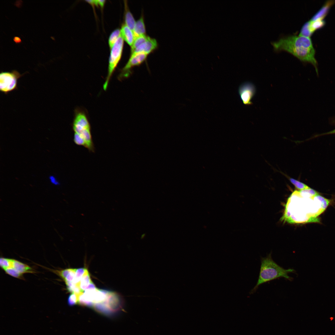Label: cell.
Returning <instances> with one entry per match:
<instances>
[{"mask_svg": "<svg viewBox=\"0 0 335 335\" xmlns=\"http://www.w3.org/2000/svg\"><path fill=\"white\" fill-rule=\"evenodd\" d=\"M271 44L276 51H285L302 61L311 64L318 74L315 51L310 37L299 34L290 35L281 38Z\"/></svg>", "mask_w": 335, "mask_h": 335, "instance_id": "obj_1", "label": "cell"}, {"mask_svg": "<svg viewBox=\"0 0 335 335\" xmlns=\"http://www.w3.org/2000/svg\"><path fill=\"white\" fill-rule=\"evenodd\" d=\"M261 262L258 279L250 292V294L255 293L261 285L275 279L283 277L290 281L293 280V278L288 274L295 273V270L292 269H285L279 266L272 259L271 253L265 257H261Z\"/></svg>", "mask_w": 335, "mask_h": 335, "instance_id": "obj_2", "label": "cell"}, {"mask_svg": "<svg viewBox=\"0 0 335 335\" xmlns=\"http://www.w3.org/2000/svg\"><path fill=\"white\" fill-rule=\"evenodd\" d=\"M73 129L74 133L81 136L84 141L86 148L90 152H95L91 126L85 114L83 112L77 111L75 113L73 123Z\"/></svg>", "mask_w": 335, "mask_h": 335, "instance_id": "obj_3", "label": "cell"}, {"mask_svg": "<svg viewBox=\"0 0 335 335\" xmlns=\"http://www.w3.org/2000/svg\"><path fill=\"white\" fill-rule=\"evenodd\" d=\"M124 45V40L121 35L111 49L107 75L103 88L106 90L111 78L121 58Z\"/></svg>", "mask_w": 335, "mask_h": 335, "instance_id": "obj_4", "label": "cell"}, {"mask_svg": "<svg viewBox=\"0 0 335 335\" xmlns=\"http://www.w3.org/2000/svg\"><path fill=\"white\" fill-rule=\"evenodd\" d=\"M22 76L17 71L2 72L0 74V90L5 94L17 88V81Z\"/></svg>", "mask_w": 335, "mask_h": 335, "instance_id": "obj_5", "label": "cell"}, {"mask_svg": "<svg viewBox=\"0 0 335 335\" xmlns=\"http://www.w3.org/2000/svg\"><path fill=\"white\" fill-rule=\"evenodd\" d=\"M148 55L144 53L131 55L127 64L120 70L118 77V79L122 80L129 77L132 74V68L142 64L146 60Z\"/></svg>", "mask_w": 335, "mask_h": 335, "instance_id": "obj_6", "label": "cell"}, {"mask_svg": "<svg viewBox=\"0 0 335 335\" xmlns=\"http://www.w3.org/2000/svg\"><path fill=\"white\" fill-rule=\"evenodd\" d=\"M105 309L106 315H111L116 314L123 308L122 300L116 293L109 291L107 297L103 302Z\"/></svg>", "mask_w": 335, "mask_h": 335, "instance_id": "obj_7", "label": "cell"}, {"mask_svg": "<svg viewBox=\"0 0 335 335\" xmlns=\"http://www.w3.org/2000/svg\"><path fill=\"white\" fill-rule=\"evenodd\" d=\"M256 89L254 85L250 82H245L239 87L238 92L243 104L247 105H252V100L255 95Z\"/></svg>", "mask_w": 335, "mask_h": 335, "instance_id": "obj_8", "label": "cell"}, {"mask_svg": "<svg viewBox=\"0 0 335 335\" xmlns=\"http://www.w3.org/2000/svg\"><path fill=\"white\" fill-rule=\"evenodd\" d=\"M158 47V43L154 38H150L147 41L137 47L131 53V55L144 53L147 55L155 50Z\"/></svg>", "mask_w": 335, "mask_h": 335, "instance_id": "obj_9", "label": "cell"}, {"mask_svg": "<svg viewBox=\"0 0 335 335\" xmlns=\"http://www.w3.org/2000/svg\"><path fill=\"white\" fill-rule=\"evenodd\" d=\"M335 3V1H327L312 17L310 20L314 21L319 20H323L328 14L330 7Z\"/></svg>", "mask_w": 335, "mask_h": 335, "instance_id": "obj_10", "label": "cell"}, {"mask_svg": "<svg viewBox=\"0 0 335 335\" xmlns=\"http://www.w3.org/2000/svg\"><path fill=\"white\" fill-rule=\"evenodd\" d=\"M120 31L123 40L131 47L135 39L133 31L125 24L122 25Z\"/></svg>", "mask_w": 335, "mask_h": 335, "instance_id": "obj_11", "label": "cell"}, {"mask_svg": "<svg viewBox=\"0 0 335 335\" xmlns=\"http://www.w3.org/2000/svg\"><path fill=\"white\" fill-rule=\"evenodd\" d=\"M12 268H14L20 273H33L35 272L33 269L27 265L18 261L12 259Z\"/></svg>", "mask_w": 335, "mask_h": 335, "instance_id": "obj_12", "label": "cell"}, {"mask_svg": "<svg viewBox=\"0 0 335 335\" xmlns=\"http://www.w3.org/2000/svg\"><path fill=\"white\" fill-rule=\"evenodd\" d=\"M127 5V3L125 2L124 24L133 32L136 21Z\"/></svg>", "mask_w": 335, "mask_h": 335, "instance_id": "obj_13", "label": "cell"}, {"mask_svg": "<svg viewBox=\"0 0 335 335\" xmlns=\"http://www.w3.org/2000/svg\"><path fill=\"white\" fill-rule=\"evenodd\" d=\"M133 32L136 37L146 35V29L143 16H141L140 18L136 22Z\"/></svg>", "mask_w": 335, "mask_h": 335, "instance_id": "obj_14", "label": "cell"}, {"mask_svg": "<svg viewBox=\"0 0 335 335\" xmlns=\"http://www.w3.org/2000/svg\"><path fill=\"white\" fill-rule=\"evenodd\" d=\"M92 281L91 279L89 272L87 269L80 280V286L81 291H85L88 285Z\"/></svg>", "mask_w": 335, "mask_h": 335, "instance_id": "obj_15", "label": "cell"}, {"mask_svg": "<svg viewBox=\"0 0 335 335\" xmlns=\"http://www.w3.org/2000/svg\"><path fill=\"white\" fill-rule=\"evenodd\" d=\"M150 37L146 35L136 37L131 47V53L137 47L147 41Z\"/></svg>", "mask_w": 335, "mask_h": 335, "instance_id": "obj_16", "label": "cell"}, {"mask_svg": "<svg viewBox=\"0 0 335 335\" xmlns=\"http://www.w3.org/2000/svg\"><path fill=\"white\" fill-rule=\"evenodd\" d=\"M121 35L120 29H117L113 31L110 34L109 39V45L111 49Z\"/></svg>", "mask_w": 335, "mask_h": 335, "instance_id": "obj_17", "label": "cell"}, {"mask_svg": "<svg viewBox=\"0 0 335 335\" xmlns=\"http://www.w3.org/2000/svg\"><path fill=\"white\" fill-rule=\"evenodd\" d=\"M291 183L296 188L300 190L306 189L310 188L307 185L304 183L293 178L287 177Z\"/></svg>", "mask_w": 335, "mask_h": 335, "instance_id": "obj_18", "label": "cell"}, {"mask_svg": "<svg viewBox=\"0 0 335 335\" xmlns=\"http://www.w3.org/2000/svg\"><path fill=\"white\" fill-rule=\"evenodd\" d=\"M87 269L86 268H83L76 269L75 278L73 281L74 284L80 286V280Z\"/></svg>", "mask_w": 335, "mask_h": 335, "instance_id": "obj_19", "label": "cell"}, {"mask_svg": "<svg viewBox=\"0 0 335 335\" xmlns=\"http://www.w3.org/2000/svg\"><path fill=\"white\" fill-rule=\"evenodd\" d=\"M6 273L14 277L20 279H24L23 274H22L13 268H9L4 270Z\"/></svg>", "mask_w": 335, "mask_h": 335, "instance_id": "obj_20", "label": "cell"}, {"mask_svg": "<svg viewBox=\"0 0 335 335\" xmlns=\"http://www.w3.org/2000/svg\"><path fill=\"white\" fill-rule=\"evenodd\" d=\"M12 259L1 257L0 266L3 270L12 267Z\"/></svg>", "mask_w": 335, "mask_h": 335, "instance_id": "obj_21", "label": "cell"}, {"mask_svg": "<svg viewBox=\"0 0 335 335\" xmlns=\"http://www.w3.org/2000/svg\"><path fill=\"white\" fill-rule=\"evenodd\" d=\"M78 297L77 295L74 293H72L68 297V304L70 306H73L78 304Z\"/></svg>", "mask_w": 335, "mask_h": 335, "instance_id": "obj_22", "label": "cell"}, {"mask_svg": "<svg viewBox=\"0 0 335 335\" xmlns=\"http://www.w3.org/2000/svg\"><path fill=\"white\" fill-rule=\"evenodd\" d=\"M74 141L78 145L82 146L86 148V145L84 140L78 134L74 133Z\"/></svg>", "mask_w": 335, "mask_h": 335, "instance_id": "obj_23", "label": "cell"}, {"mask_svg": "<svg viewBox=\"0 0 335 335\" xmlns=\"http://www.w3.org/2000/svg\"><path fill=\"white\" fill-rule=\"evenodd\" d=\"M76 269L71 268L70 271L64 280L65 282H73V281L75 278Z\"/></svg>", "mask_w": 335, "mask_h": 335, "instance_id": "obj_24", "label": "cell"}, {"mask_svg": "<svg viewBox=\"0 0 335 335\" xmlns=\"http://www.w3.org/2000/svg\"><path fill=\"white\" fill-rule=\"evenodd\" d=\"M71 270V268L66 269L60 271L55 270L54 271V272L64 280L70 271Z\"/></svg>", "mask_w": 335, "mask_h": 335, "instance_id": "obj_25", "label": "cell"}, {"mask_svg": "<svg viewBox=\"0 0 335 335\" xmlns=\"http://www.w3.org/2000/svg\"><path fill=\"white\" fill-rule=\"evenodd\" d=\"M96 288L95 284L92 282L88 285L85 290H94L96 289Z\"/></svg>", "mask_w": 335, "mask_h": 335, "instance_id": "obj_26", "label": "cell"}, {"mask_svg": "<svg viewBox=\"0 0 335 335\" xmlns=\"http://www.w3.org/2000/svg\"><path fill=\"white\" fill-rule=\"evenodd\" d=\"M50 178L51 182L53 184H54L56 185H57L59 184V182L57 181L56 179L54 176H50Z\"/></svg>", "mask_w": 335, "mask_h": 335, "instance_id": "obj_27", "label": "cell"}, {"mask_svg": "<svg viewBox=\"0 0 335 335\" xmlns=\"http://www.w3.org/2000/svg\"><path fill=\"white\" fill-rule=\"evenodd\" d=\"M13 40L16 43H20L21 42V39L18 37H15L13 38Z\"/></svg>", "mask_w": 335, "mask_h": 335, "instance_id": "obj_28", "label": "cell"}, {"mask_svg": "<svg viewBox=\"0 0 335 335\" xmlns=\"http://www.w3.org/2000/svg\"><path fill=\"white\" fill-rule=\"evenodd\" d=\"M335 133V129H334V130H333L332 131H331L330 132H328V133H325V134H332V133Z\"/></svg>", "mask_w": 335, "mask_h": 335, "instance_id": "obj_29", "label": "cell"}]
</instances>
